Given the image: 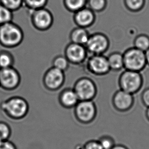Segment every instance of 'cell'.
Wrapping results in <instances>:
<instances>
[{
    "instance_id": "obj_4",
    "label": "cell",
    "mask_w": 149,
    "mask_h": 149,
    "mask_svg": "<svg viewBox=\"0 0 149 149\" xmlns=\"http://www.w3.org/2000/svg\"><path fill=\"white\" fill-rule=\"evenodd\" d=\"M124 69L141 72L147 65L144 52L131 47L123 53Z\"/></svg>"
},
{
    "instance_id": "obj_27",
    "label": "cell",
    "mask_w": 149,
    "mask_h": 149,
    "mask_svg": "<svg viewBox=\"0 0 149 149\" xmlns=\"http://www.w3.org/2000/svg\"><path fill=\"white\" fill-rule=\"evenodd\" d=\"M67 3L69 8L73 10L81 8L85 3V0H67Z\"/></svg>"
},
{
    "instance_id": "obj_25",
    "label": "cell",
    "mask_w": 149,
    "mask_h": 149,
    "mask_svg": "<svg viewBox=\"0 0 149 149\" xmlns=\"http://www.w3.org/2000/svg\"><path fill=\"white\" fill-rule=\"evenodd\" d=\"M103 149H111L116 145L113 137L109 135H103L98 140Z\"/></svg>"
},
{
    "instance_id": "obj_11",
    "label": "cell",
    "mask_w": 149,
    "mask_h": 149,
    "mask_svg": "<svg viewBox=\"0 0 149 149\" xmlns=\"http://www.w3.org/2000/svg\"><path fill=\"white\" fill-rule=\"evenodd\" d=\"M64 55L70 64L81 65L85 63L89 54L84 45L70 42L65 48Z\"/></svg>"
},
{
    "instance_id": "obj_10",
    "label": "cell",
    "mask_w": 149,
    "mask_h": 149,
    "mask_svg": "<svg viewBox=\"0 0 149 149\" xmlns=\"http://www.w3.org/2000/svg\"><path fill=\"white\" fill-rule=\"evenodd\" d=\"M110 47L109 38L102 33H95L90 35L85 47L89 55L104 54Z\"/></svg>"
},
{
    "instance_id": "obj_16",
    "label": "cell",
    "mask_w": 149,
    "mask_h": 149,
    "mask_svg": "<svg viewBox=\"0 0 149 149\" xmlns=\"http://www.w3.org/2000/svg\"><path fill=\"white\" fill-rule=\"evenodd\" d=\"M90 35L83 28L75 29L70 35L71 42L74 43L85 46L89 39Z\"/></svg>"
},
{
    "instance_id": "obj_21",
    "label": "cell",
    "mask_w": 149,
    "mask_h": 149,
    "mask_svg": "<svg viewBox=\"0 0 149 149\" xmlns=\"http://www.w3.org/2000/svg\"><path fill=\"white\" fill-rule=\"evenodd\" d=\"M13 12L0 4V25L13 22Z\"/></svg>"
},
{
    "instance_id": "obj_7",
    "label": "cell",
    "mask_w": 149,
    "mask_h": 149,
    "mask_svg": "<svg viewBox=\"0 0 149 149\" xmlns=\"http://www.w3.org/2000/svg\"><path fill=\"white\" fill-rule=\"evenodd\" d=\"M84 64L86 70L95 76H104L111 71L107 56L104 54L89 55Z\"/></svg>"
},
{
    "instance_id": "obj_26",
    "label": "cell",
    "mask_w": 149,
    "mask_h": 149,
    "mask_svg": "<svg viewBox=\"0 0 149 149\" xmlns=\"http://www.w3.org/2000/svg\"><path fill=\"white\" fill-rule=\"evenodd\" d=\"M82 149H103L98 140H90L82 146Z\"/></svg>"
},
{
    "instance_id": "obj_13",
    "label": "cell",
    "mask_w": 149,
    "mask_h": 149,
    "mask_svg": "<svg viewBox=\"0 0 149 149\" xmlns=\"http://www.w3.org/2000/svg\"><path fill=\"white\" fill-rule=\"evenodd\" d=\"M58 102L65 109H73L79 101V97L74 89L66 88L63 89L59 93Z\"/></svg>"
},
{
    "instance_id": "obj_28",
    "label": "cell",
    "mask_w": 149,
    "mask_h": 149,
    "mask_svg": "<svg viewBox=\"0 0 149 149\" xmlns=\"http://www.w3.org/2000/svg\"><path fill=\"white\" fill-rule=\"evenodd\" d=\"M46 0H24V3L32 8H38L45 4Z\"/></svg>"
},
{
    "instance_id": "obj_34",
    "label": "cell",
    "mask_w": 149,
    "mask_h": 149,
    "mask_svg": "<svg viewBox=\"0 0 149 149\" xmlns=\"http://www.w3.org/2000/svg\"><path fill=\"white\" fill-rule=\"evenodd\" d=\"M146 117L147 118L148 121L149 122V107H147V110L146 111Z\"/></svg>"
},
{
    "instance_id": "obj_29",
    "label": "cell",
    "mask_w": 149,
    "mask_h": 149,
    "mask_svg": "<svg viewBox=\"0 0 149 149\" xmlns=\"http://www.w3.org/2000/svg\"><path fill=\"white\" fill-rule=\"evenodd\" d=\"M141 100L145 107H149V87L146 88L141 94Z\"/></svg>"
},
{
    "instance_id": "obj_9",
    "label": "cell",
    "mask_w": 149,
    "mask_h": 149,
    "mask_svg": "<svg viewBox=\"0 0 149 149\" xmlns=\"http://www.w3.org/2000/svg\"><path fill=\"white\" fill-rule=\"evenodd\" d=\"M65 81V72L51 67L44 73L43 76V86L47 90L54 92L60 90Z\"/></svg>"
},
{
    "instance_id": "obj_15",
    "label": "cell",
    "mask_w": 149,
    "mask_h": 149,
    "mask_svg": "<svg viewBox=\"0 0 149 149\" xmlns=\"http://www.w3.org/2000/svg\"><path fill=\"white\" fill-rule=\"evenodd\" d=\"M111 71H119L124 69L123 54L113 52L107 56Z\"/></svg>"
},
{
    "instance_id": "obj_22",
    "label": "cell",
    "mask_w": 149,
    "mask_h": 149,
    "mask_svg": "<svg viewBox=\"0 0 149 149\" xmlns=\"http://www.w3.org/2000/svg\"><path fill=\"white\" fill-rule=\"evenodd\" d=\"M11 133L10 125L4 121H0V142L9 140Z\"/></svg>"
},
{
    "instance_id": "obj_14",
    "label": "cell",
    "mask_w": 149,
    "mask_h": 149,
    "mask_svg": "<svg viewBox=\"0 0 149 149\" xmlns=\"http://www.w3.org/2000/svg\"><path fill=\"white\" fill-rule=\"evenodd\" d=\"M33 22L34 26L38 30H47L52 24V18L49 12L41 10L34 14Z\"/></svg>"
},
{
    "instance_id": "obj_3",
    "label": "cell",
    "mask_w": 149,
    "mask_h": 149,
    "mask_svg": "<svg viewBox=\"0 0 149 149\" xmlns=\"http://www.w3.org/2000/svg\"><path fill=\"white\" fill-rule=\"evenodd\" d=\"M143 84V77L141 72L124 69L118 79L120 89L133 95L141 90Z\"/></svg>"
},
{
    "instance_id": "obj_31",
    "label": "cell",
    "mask_w": 149,
    "mask_h": 149,
    "mask_svg": "<svg viewBox=\"0 0 149 149\" xmlns=\"http://www.w3.org/2000/svg\"><path fill=\"white\" fill-rule=\"evenodd\" d=\"M0 149H17L16 146L9 140L0 142Z\"/></svg>"
},
{
    "instance_id": "obj_5",
    "label": "cell",
    "mask_w": 149,
    "mask_h": 149,
    "mask_svg": "<svg viewBox=\"0 0 149 149\" xmlns=\"http://www.w3.org/2000/svg\"><path fill=\"white\" fill-rule=\"evenodd\" d=\"M73 109L75 118L81 124L92 123L97 117V106L93 100L79 101Z\"/></svg>"
},
{
    "instance_id": "obj_2",
    "label": "cell",
    "mask_w": 149,
    "mask_h": 149,
    "mask_svg": "<svg viewBox=\"0 0 149 149\" xmlns=\"http://www.w3.org/2000/svg\"><path fill=\"white\" fill-rule=\"evenodd\" d=\"M24 33L13 22L0 25V45L6 49L19 47L23 42Z\"/></svg>"
},
{
    "instance_id": "obj_17",
    "label": "cell",
    "mask_w": 149,
    "mask_h": 149,
    "mask_svg": "<svg viewBox=\"0 0 149 149\" xmlns=\"http://www.w3.org/2000/svg\"><path fill=\"white\" fill-rule=\"evenodd\" d=\"M15 58L11 52L8 50H0V69L14 66Z\"/></svg>"
},
{
    "instance_id": "obj_6",
    "label": "cell",
    "mask_w": 149,
    "mask_h": 149,
    "mask_svg": "<svg viewBox=\"0 0 149 149\" xmlns=\"http://www.w3.org/2000/svg\"><path fill=\"white\" fill-rule=\"evenodd\" d=\"M73 89L79 101L93 100L98 93V88L95 81L88 77H81L75 81Z\"/></svg>"
},
{
    "instance_id": "obj_20",
    "label": "cell",
    "mask_w": 149,
    "mask_h": 149,
    "mask_svg": "<svg viewBox=\"0 0 149 149\" xmlns=\"http://www.w3.org/2000/svg\"><path fill=\"white\" fill-rule=\"evenodd\" d=\"M133 47L145 52L149 49V36L144 34L139 35L133 41Z\"/></svg>"
},
{
    "instance_id": "obj_12",
    "label": "cell",
    "mask_w": 149,
    "mask_h": 149,
    "mask_svg": "<svg viewBox=\"0 0 149 149\" xmlns=\"http://www.w3.org/2000/svg\"><path fill=\"white\" fill-rule=\"evenodd\" d=\"M111 103L116 111L124 113L130 111L134 103L133 94L119 89L113 94Z\"/></svg>"
},
{
    "instance_id": "obj_8",
    "label": "cell",
    "mask_w": 149,
    "mask_h": 149,
    "mask_svg": "<svg viewBox=\"0 0 149 149\" xmlns=\"http://www.w3.org/2000/svg\"><path fill=\"white\" fill-rule=\"evenodd\" d=\"M22 77L14 66L0 69V88L6 91H13L20 86Z\"/></svg>"
},
{
    "instance_id": "obj_30",
    "label": "cell",
    "mask_w": 149,
    "mask_h": 149,
    "mask_svg": "<svg viewBox=\"0 0 149 149\" xmlns=\"http://www.w3.org/2000/svg\"><path fill=\"white\" fill-rule=\"evenodd\" d=\"M90 4L93 9L99 10L102 9L104 6V0H90Z\"/></svg>"
},
{
    "instance_id": "obj_1",
    "label": "cell",
    "mask_w": 149,
    "mask_h": 149,
    "mask_svg": "<svg viewBox=\"0 0 149 149\" xmlns=\"http://www.w3.org/2000/svg\"><path fill=\"white\" fill-rule=\"evenodd\" d=\"M29 104L24 98L15 96L2 101L0 109L2 113L12 120H20L26 117L29 111Z\"/></svg>"
},
{
    "instance_id": "obj_23",
    "label": "cell",
    "mask_w": 149,
    "mask_h": 149,
    "mask_svg": "<svg viewBox=\"0 0 149 149\" xmlns=\"http://www.w3.org/2000/svg\"><path fill=\"white\" fill-rule=\"evenodd\" d=\"M0 4L14 12L22 7L24 0H0Z\"/></svg>"
},
{
    "instance_id": "obj_32",
    "label": "cell",
    "mask_w": 149,
    "mask_h": 149,
    "mask_svg": "<svg viewBox=\"0 0 149 149\" xmlns=\"http://www.w3.org/2000/svg\"><path fill=\"white\" fill-rule=\"evenodd\" d=\"M111 149H129L123 145H115Z\"/></svg>"
},
{
    "instance_id": "obj_33",
    "label": "cell",
    "mask_w": 149,
    "mask_h": 149,
    "mask_svg": "<svg viewBox=\"0 0 149 149\" xmlns=\"http://www.w3.org/2000/svg\"><path fill=\"white\" fill-rule=\"evenodd\" d=\"M145 54L146 60L147 65L149 66V49L146 51Z\"/></svg>"
},
{
    "instance_id": "obj_18",
    "label": "cell",
    "mask_w": 149,
    "mask_h": 149,
    "mask_svg": "<svg viewBox=\"0 0 149 149\" xmlns=\"http://www.w3.org/2000/svg\"><path fill=\"white\" fill-rule=\"evenodd\" d=\"M93 20V14L89 10H81L76 16L77 24L81 27H86L91 25Z\"/></svg>"
},
{
    "instance_id": "obj_19",
    "label": "cell",
    "mask_w": 149,
    "mask_h": 149,
    "mask_svg": "<svg viewBox=\"0 0 149 149\" xmlns=\"http://www.w3.org/2000/svg\"><path fill=\"white\" fill-rule=\"evenodd\" d=\"M70 64V63L64 54L57 55L53 58L52 63V67L64 72L68 69Z\"/></svg>"
},
{
    "instance_id": "obj_24",
    "label": "cell",
    "mask_w": 149,
    "mask_h": 149,
    "mask_svg": "<svg viewBox=\"0 0 149 149\" xmlns=\"http://www.w3.org/2000/svg\"><path fill=\"white\" fill-rule=\"evenodd\" d=\"M128 7L134 11L141 10L145 5L146 0H126Z\"/></svg>"
}]
</instances>
